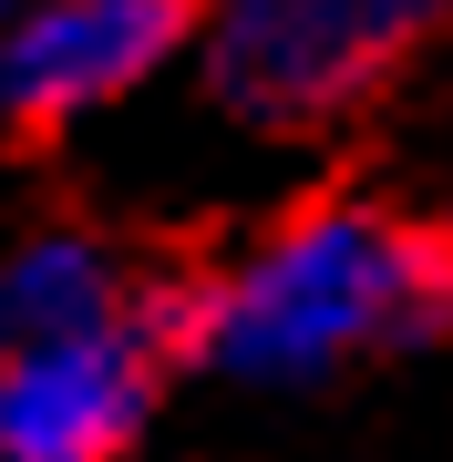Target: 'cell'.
Masks as SVG:
<instances>
[{"instance_id": "cell-4", "label": "cell", "mask_w": 453, "mask_h": 462, "mask_svg": "<svg viewBox=\"0 0 453 462\" xmlns=\"http://www.w3.org/2000/svg\"><path fill=\"white\" fill-rule=\"evenodd\" d=\"M196 32V0H21L0 32V114L21 124H72L103 114L175 62Z\"/></svg>"}, {"instance_id": "cell-3", "label": "cell", "mask_w": 453, "mask_h": 462, "mask_svg": "<svg viewBox=\"0 0 453 462\" xmlns=\"http://www.w3.org/2000/svg\"><path fill=\"white\" fill-rule=\"evenodd\" d=\"M175 349L155 329V298H135L103 329L21 339L0 360V462H114L155 411V370Z\"/></svg>"}, {"instance_id": "cell-2", "label": "cell", "mask_w": 453, "mask_h": 462, "mask_svg": "<svg viewBox=\"0 0 453 462\" xmlns=\"http://www.w3.org/2000/svg\"><path fill=\"white\" fill-rule=\"evenodd\" d=\"M453 0H206V83L248 124H330L433 42Z\"/></svg>"}, {"instance_id": "cell-6", "label": "cell", "mask_w": 453, "mask_h": 462, "mask_svg": "<svg viewBox=\"0 0 453 462\" xmlns=\"http://www.w3.org/2000/svg\"><path fill=\"white\" fill-rule=\"evenodd\" d=\"M11 11H21V0H0V32H11Z\"/></svg>"}, {"instance_id": "cell-5", "label": "cell", "mask_w": 453, "mask_h": 462, "mask_svg": "<svg viewBox=\"0 0 453 462\" xmlns=\"http://www.w3.org/2000/svg\"><path fill=\"white\" fill-rule=\"evenodd\" d=\"M135 309V288L114 278V257L93 236H32L21 257H0V339H62V329H103Z\"/></svg>"}, {"instance_id": "cell-1", "label": "cell", "mask_w": 453, "mask_h": 462, "mask_svg": "<svg viewBox=\"0 0 453 462\" xmlns=\"http://www.w3.org/2000/svg\"><path fill=\"white\" fill-rule=\"evenodd\" d=\"M155 329L175 360H206L227 380H330L340 360L453 329V236L382 206H309L269 226L227 278L165 288Z\"/></svg>"}, {"instance_id": "cell-7", "label": "cell", "mask_w": 453, "mask_h": 462, "mask_svg": "<svg viewBox=\"0 0 453 462\" xmlns=\"http://www.w3.org/2000/svg\"><path fill=\"white\" fill-rule=\"evenodd\" d=\"M0 360H11V339H0Z\"/></svg>"}]
</instances>
